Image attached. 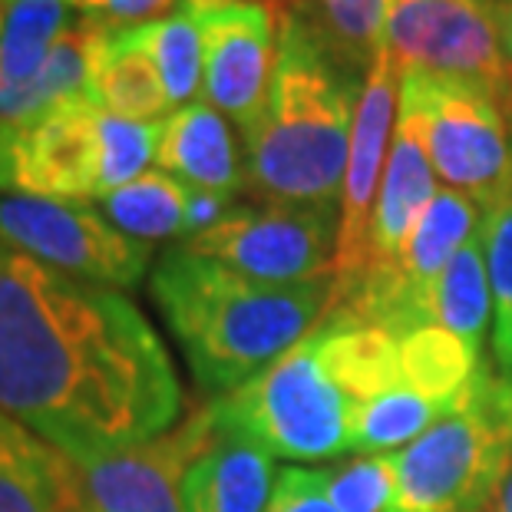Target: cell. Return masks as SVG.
Segmentation results:
<instances>
[{
  "label": "cell",
  "instance_id": "6da1fadb",
  "mask_svg": "<svg viewBox=\"0 0 512 512\" xmlns=\"http://www.w3.org/2000/svg\"><path fill=\"white\" fill-rule=\"evenodd\" d=\"M0 410L86 463L176 427L182 387L123 291L0 242Z\"/></svg>",
  "mask_w": 512,
  "mask_h": 512
},
{
  "label": "cell",
  "instance_id": "7a4b0ae2",
  "mask_svg": "<svg viewBox=\"0 0 512 512\" xmlns=\"http://www.w3.org/2000/svg\"><path fill=\"white\" fill-rule=\"evenodd\" d=\"M149 294L195 384L215 400L311 334L331 308L334 275L268 285L176 245L152 268Z\"/></svg>",
  "mask_w": 512,
  "mask_h": 512
},
{
  "label": "cell",
  "instance_id": "3957f363",
  "mask_svg": "<svg viewBox=\"0 0 512 512\" xmlns=\"http://www.w3.org/2000/svg\"><path fill=\"white\" fill-rule=\"evenodd\" d=\"M364 76L328 47L304 10H281L278 70L245 139V189L258 202L341 212Z\"/></svg>",
  "mask_w": 512,
  "mask_h": 512
},
{
  "label": "cell",
  "instance_id": "277c9868",
  "mask_svg": "<svg viewBox=\"0 0 512 512\" xmlns=\"http://www.w3.org/2000/svg\"><path fill=\"white\" fill-rule=\"evenodd\" d=\"M387 512H493L512 470V380L479 367L463 407L394 453Z\"/></svg>",
  "mask_w": 512,
  "mask_h": 512
},
{
  "label": "cell",
  "instance_id": "5b68a950",
  "mask_svg": "<svg viewBox=\"0 0 512 512\" xmlns=\"http://www.w3.org/2000/svg\"><path fill=\"white\" fill-rule=\"evenodd\" d=\"M209 403L222 430L245 433L271 456L318 463L354 450V403L324 364L318 324L258 377Z\"/></svg>",
  "mask_w": 512,
  "mask_h": 512
},
{
  "label": "cell",
  "instance_id": "8992f818",
  "mask_svg": "<svg viewBox=\"0 0 512 512\" xmlns=\"http://www.w3.org/2000/svg\"><path fill=\"white\" fill-rule=\"evenodd\" d=\"M397 116L417 129L433 172L493 209L512 185V119L479 86L430 73H400Z\"/></svg>",
  "mask_w": 512,
  "mask_h": 512
},
{
  "label": "cell",
  "instance_id": "52a82bcc",
  "mask_svg": "<svg viewBox=\"0 0 512 512\" xmlns=\"http://www.w3.org/2000/svg\"><path fill=\"white\" fill-rule=\"evenodd\" d=\"M0 242L63 275L116 291L143 285L152 265V245L119 232L86 202L0 195Z\"/></svg>",
  "mask_w": 512,
  "mask_h": 512
},
{
  "label": "cell",
  "instance_id": "ba28073f",
  "mask_svg": "<svg viewBox=\"0 0 512 512\" xmlns=\"http://www.w3.org/2000/svg\"><path fill=\"white\" fill-rule=\"evenodd\" d=\"M337 222H341L337 209L281 202L235 205L215 228L179 245L245 278L268 285H298L334 275Z\"/></svg>",
  "mask_w": 512,
  "mask_h": 512
},
{
  "label": "cell",
  "instance_id": "9c48e42d",
  "mask_svg": "<svg viewBox=\"0 0 512 512\" xmlns=\"http://www.w3.org/2000/svg\"><path fill=\"white\" fill-rule=\"evenodd\" d=\"M387 47L400 73L479 86L509 113V76L493 0H387Z\"/></svg>",
  "mask_w": 512,
  "mask_h": 512
},
{
  "label": "cell",
  "instance_id": "30bf717a",
  "mask_svg": "<svg viewBox=\"0 0 512 512\" xmlns=\"http://www.w3.org/2000/svg\"><path fill=\"white\" fill-rule=\"evenodd\" d=\"M100 113L90 96L0 123V192L34 199H100Z\"/></svg>",
  "mask_w": 512,
  "mask_h": 512
},
{
  "label": "cell",
  "instance_id": "8fae6325",
  "mask_svg": "<svg viewBox=\"0 0 512 512\" xmlns=\"http://www.w3.org/2000/svg\"><path fill=\"white\" fill-rule=\"evenodd\" d=\"M202 37V93L248 133L278 70L281 10L261 0H182Z\"/></svg>",
  "mask_w": 512,
  "mask_h": 512
},
{
  "label": "cell",
  "instance_id": "7c38bea8",
  "mask_svg": "<svg viewBox=\"0 0 512 512\" xmlns=\"http://www.w3.org/2000/svg\"><path fill=\"white\" fill-rule=\"evenodd\" d=\"M400 100V67L390 47L377 53L374 67L364 76L361 103L347 152L344 189H341V222H337V255H334V298H347L361 285L367 271V242L370 222L377 209V185L384 182L390 139L397 126Z\"/></svg>",
  "mask_w": 512,
  "mask_h": 512
},
{
  "label": "cell",
  "instance_id": "4fadbf2b",
  "mask_svg": "<svg viewBox=\"0 0 512 512\" xmlns=\"http://www.w3.org/2000/svg\"><path fill=\"white\" fill-rule=\"evenodd\" d=\"M219 437L212 403L189 410L172 430L129 450L76 463L90 512H182L192 463Z\"/></svg>",
  "mask_w": 512,
  "mask_h": 512
},
{
  "label": "cell",
  "instance_id": "5bb4252c",
  "mask_svg": "<svg viewBox=\"0 0 512 512\" xmlns=\"http://www.w3.org/2000/svg\"><path fill=\"white\" fill-rule=\"evenodd\" d=\"M437 192H440L437 172L430 166L427 149H423L417 129H413L407 119L397 116L384 182H380V192H377L374 222H370L367 271L354 291H361L364 285H370V281L387 278L390 271L397 268L413 228H417V222L423 219V212L430 209V202L437 199ZM351 294H347V298H351ZM331 304H337V301H331Z\"/></svg>",
  "mask_w": 512,
  "mask_h": 512
},
{
  "label": "cell",
  "instance_id": "9a60e30c",
  "mask_svg": "<svg viewBox=\"0 0 512 512\" xmlns=\"http://www.w3.org/2000/svg\"><path fill=\"white\" fill-rule=\"evenodd\" d=\"M156 166L209 192L238 195L245 189V156L232 119L209 100H192L159 123Z\"/></svg>",
  "mask_w": 512,
  "mask_h": 512
},
{
  "label": "cell",
  "instance_id": "2e32d148",
  "mask_svg": "<svg viewBox=\"0 0 512 512\" xmlns=\"http://www.w3.org/2000/svg\"><path fill=\"white\" fill-rule=\"evenodd\" d=\"M0 512H90L67 453L0 410Z\"/></svg>",
  "mask_w": 512,
  "mask_h": 512
},
{
  "label": "cell",
  "instance_id": "e0dca14e",
  "mask_svg": "<svg viewBox=\"0 0 512 512\" xmlns=\"http://www.w3.org/2000/svg\"><path fill=\"white\" fill-rule=\"evenodd\" d=\"M275 483V456L245 433L219 427L185 476L182 512H265Z\"/></svg>",
  "mask_w": 512,
  "mask_h": 512
},
{
  "label": "cell",
  "instance_id": "ac0fdd59",
  "mask_svg": "<svg viewBox=\"0 0 512 512\" xmlns=\"http://www.w3.org/2000/svg\"><path fill=\"white\" fill-rule=\"evenodd\" d=\"M90 100L106 113L136 119V123H162L176 110L156 67L133 43H126L119 30H103L93 60Z\"/></svg>",
  "mask_w": 512,
  "mask_h": 512
},
{
  "label": "cell",
  "instance_id": "d6986e66",
  "mask_svg": "<svg viewBox=\"0 0 512 512\" xmlns=\"http://www.w3.org/2000/svg\"><path fill=\"white\" fill-rule=\"evenodd\" d=\"M195 185L176 179L172 172L149 169L123 189L103 199V215L119 232L139 242H169L189 238V205Z\"/></svg>",
  "mask_w": 512,
  "mask_h": 512
},
{
  "label": "cell",
  "instance_id": "ffe728a7",
  "mask_svg": "<svg viewBox=\"0 0 512 512\" xmlns=\"http://www.w3.org/2000/svg\"><path fill=\"white\" fill-rule=\"evenodd\" d=\"M400 361L407 384L443 410L463 407L479 374V351L446 328H420L400 337Z\"/></svg>",
  "mask_w": 512,
  "mask_h": 512
},
{
  "label": "cell",
  "instance_id": "44dd1931",
  "mask_svg": "<svg viewBox=\"0 0 512 512\" xmlns=\"http://www.w3.org/2000/svg\"><path fill=\"white\" fill-rule=\"evenodd\" d=\"M489 308H493V285H489L483 232L476 228L430 291V324L446 328L479 351Z\"/></svg>",
  "mask_w": 512,
  "mask_h": 512
},
{
  "label": "cell",
  "instance_id": "7402d4cb",
  "mask_svg": "<svg viewBox=\"0 0 512 512\" xmlns=\"http://www.w3.org/2000/svg\"><path fill=\"white\" fill-rule=\"evenodd\" d=\"M126 43L143 53V57L156 67V73L166 83L169 100L176 110L192 103L202 90V37L195 27L192 14L179 0L166 17L146 20V24L119 30Z\"/></svg>",
  "mask_w": 512,
  "mask_h": 512
},
{
  "label": "cell",
  "instance_id": "603a6c76",
  "mask_svg": "<svg viewBox=\"0 0 512 512\" xmlns=\"http://www.w3.org/2000/svg\"><path fill=\"white\" fill-rule=\"evenodd\" d=\"M304 14L341 63L361 76L387 47V0H314V10Z\"/></svg>",
  "mask_w": 512,
  "mask_h": 512
},
{
  "label": "cell",
  "instance_id": "cb8c5ba5",
  "mask_svg": "<svg viewBox=\"0 0 512 512\" xmlns=\"http://www.w3.org/2000/svg\"><path fill=\"white\" fill-rule=\"evenodd\" d=\"M450 410L440 403L417 394L410 384H403L390 394L364 403L354 413V450L361 453H387L394 446L413 443L420 433H427L433 423L443 420Z\"/></svg>",
  "mask_w": 512,
  "mask_h": 512
},
{
  "label": "cell",
  "instance_id": "d4e9b609",
  "mask_svg": "<svg viewBox=\"0 0 512 512\" xmlns=\"http://www.w3.org/2000/svg\"><path fill=\"white\" fill-rule=\"evenodd\" d=\"M159 123H136L116 113H100V202L123 189L156 162Z\"/></svg>",
  "mask_w": 512,
  "mask_h": 512
},
{
  "label": "cell",
  "instance_id": "484cf974",
  "mask_svg": "<svg viewBox=\"0 0 512 512\" xmlns=\"http://www.w3.org/2000/svg\"><path fill=\"white\" fill-rule=\"evenodd\" d=\"M394 453H364L328 470V493L337 512H387L394 499Z\"/></svg>",
  "mask_w": 512,
  "mask_h": 512
},
{
  "label": "cell",
  "instance_id": "4316f807",
  "mask_svg": "<svg viewBox=\"0 0 512 512\" xmlns=\"http://www.w3.org/2000/svg\"><path fill=\"white\" fill-rule=\"evenodd\" d=\"M479 232H483L489 285H493V308L499 318V314L512 308V185L493 209L483 212Z\"/></svg>",
  "mask_w": 512,
  "mask_h": 512
},
{
  "label": "cell",
  "instance_id": "83f0119b",
  "mask_svg": "<svg viewBox=\"0 0 512 512\" xmlns=\"http://www.w3.org/2000/svg\"><path fill=\"white\" fill-rule=\"evenodd\" d=\"M265 512H337L328 493V470H281Z\"/></svg>",
  "mask_w": 512,
  "mask_h": 512
},
{
  "label": "cell",
  "instance_id": "f1b7e54d",
  "mask_svg": "<svg viewBox=\"0 0 512 512\" xmlns=\"http://www.w3.org/2000/svg\"><path fill=\"white\" fill-rule=\"evenodd\" d=\"M179 0H90L86 7H80L76 14L96 20L106 30H126L146 20L166 17Z\"/></svg>",
  "mask_w": 512,
  "mask_h": 512
},
{
  "label": "cell",
  "instance_id": "f546056e",
  "mask_svg": "<svg viewBox=\"0 0 512 512\" xmlns=\"http://www.w3.org/2000/svg\"><path fill=\"white\" fill-rule=\"evenodd\" d=\"M493 20H496L499 50H503L506 76H509V119H512V0H493Z\"/></svg>",
  "mask_w": 512,
  "mask_h": 512
},
{
  "label": "cell",
  "instance_id": "4dcf8cb0",
  "mask_svg": "<svg viewBox=\"0 0 512 512\" xmlns=\"http://www.w3.org/2000/svg\"><path fill=\"white\" fill-rule=\"evenodd\" d=\"M493 361H496V374L512 380V308L496 318V328H493Z\"/></svg>",
  "mask_w": 512,
  "mask_h": 512
},
{
  "label": "cell",
  "instance_id": "1f68e13d",
  "mask_svg": "<svg viewBox=\"0 0 512 512\" xmlns=\"http://www.w3.org/2000/svg\"><path fill=\"white\" fill-rule=\"evenodd\" d=\"M67 4H70L73 10H80V7H86V4H90V0H67Z\"/></svg>",
  "mask_w": 512,
  "mask_h": 512
},
{
  "label": "cell",
  "instance_id": "d6a6232c",
  "mask_svg": "<svg viewBox=\"0 0 512 512\" xmlns=\"http://www.w3.org/2000/svg\"><path fill=\"white\" fill-rule=\"evenodd\" d=\"M261 4H265V0H261Z\"/></svg>",
  "mask_w": 512,
  "mask_h": 512
}]
</instances>
